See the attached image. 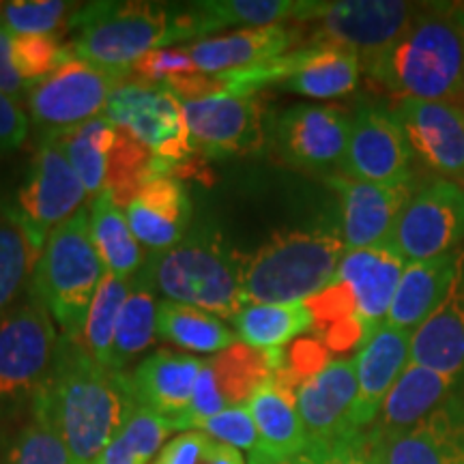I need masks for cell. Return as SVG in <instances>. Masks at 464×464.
Wrapping results in <instances>:
<instances>
[{
    "label": "cell",
    "instance_id": "52a82bcc",
    "mask_svg": "<svg viewBox=\"0 0 464 464\" xmlns=\"http://www.w3.org/2000/svg\"><path fill=\"white\" fill-rule=\"evenodd\" d=\"M56 346L50 312L33 293L0 318V423L31 413L50 376Z\"/></svg>",
    "mask_w": 464,
    "mask_h": 464
},
{
    "label": "cell",
    "instance_id": "f1b7e54d",
    "mask_svg": "<svg viewBox=\"0 0 464 464\" xmlns=\"http://www.w3.org/2000/svg\"><path fill=\"white\" fill-rule=\"evenodd\" d=\"M297 67L284 80V89L312 100H335L357 89L362 61L340 45L318 44L297 50Z\"/></svg>",
    "mask_w": 464,
    "mask_h": 464
},
{
    "label": "cell",
    "instance_id": "30bf717a",
    "mask_svg": "<svg viewBox=\"0 0 464 464\" xmlns=\"http://www.w3.org/2000/svg\"><path fill=\"white\" fill-rule=\"evenodd\" d=\"M130 75L91 65L72 54L54 73L28 91L31 121L45 136L78 130L106 112L112 91Z\"/></svg>",
    "mask_w": 464,
    "mask_h": 464
},
{
    "label": "cell",
    "instance_id": "1f68e13d",
    "mask_svg": "<svg viewBox=\"0 0 464 464\" xmlns=\"http://www.w3.org/2000/svg\"><path fill=\"white\" fill-rule=\"evenodd\" d=\"M198 37L224 31L230 26L266 28L282 26L288 20H297L304 3L295 0H205L191 3Z\"/></svg>",
    "mask_w": 464,
    "mask_h": 464
},
{
    "label": "cell",
    "instance_id": "4dcf8cb0",
    "mask_svg": "<svg viewBox=\"0 0 464 464\" xmlns=\"http://www.w3.org/2000/svg\"><path fill=\"white\" fill-rule=\"evenodd\" d=\"M91 237L108 274L130 280L142 269L144 252L127 222L125 211L110 196H95L89 207Z\"/></svg>",
    "mask_w": 464,
    "mask_h": 464
},
{
    "label": "cell",
    "instance_id": "8d00e7d4",
    "mask_svg": "<svg viewBox=\"0 0 464 464\" xmlns=\"http://www.w3.org/2000/svg\"><path fill=\"white\" fill-rule=\"evenodd\" d=\"M158 305L153 290L136 284L121 310L119 323H116L112 348L114 370L123 372L125 365L142 355L158 338Z\"/></svg>",
    "mask_w": 464,
    "mask_h": 464
},
{
    "label": "cell",
    "instance_id": "4316f807",
    "mask_svg": "<svg viewBox=\"0 0 464 464\" xmlns=\"http://www.w3.org/2000/svg\"><path fill=\"white\" fill-rule=\"evenodd\" d=\"M454 274L456 252L420 263H406L387 314V324L413 334L440 305Z\"/></svg>",
    "mask_w": 464,
    "mask_h": 464
},
{
    "label": "cell",
    "instance_id": "816d5d0a",
    "mask_svg": "<svg viewBox=\"0 0 464 464\" xmlns=\"http://www.w3.org/2000/svg\"><path fill=\"white\" fill-rule=\"evenodd\" d=\"M3 9H5V3H0V17H3Z\"/></svg>",
    "mask_w": 464,
    "mask_h": 464
},
{
    "label": "cell",
    "instance_id": "e575fe53",
    "mask_svg": "<svg viewBox=\"0 0 464 464\" xmlns=\"http://www.w3.org/2000/svg\"><path fill=\"white\" fill-rule=\"evenodd\" d=\"M158 335L185 351L213 355L235 346L239 340L219 316L174 301H161L158 305Z\"/></svg>",
    "mask_w": 464,
    "mask_h": 464
},
{
    "label": "cell",
    "instance_id": "2e32d148",
    "mask_svg": "<svg viewBox=\"0 0 464 464\" xmlns=\"http://www.w3.org/2000/svg\"><path fill=\"white\" fill-rule=\"evenodd\" d=\"M351 127L353 116L344 108L299 103L277 116L274 147L288 166L327 172L344 166Z\"/></svg>",
    "mask_w": 464,
    "mask_h": 464
},
{
    "label": "cell",
    "instance_id": "d6986e66",
    "mask_svg": "<svg viewBox=\"0 0 464 464\" xmlns=\"http://www.w3.org/2000/svg\"><path fill=\"white\" fill-rule=\"evenodd\" d=\"M327 181L340 194L346 252L392 241L400 213L415 194L413 185H379L346 174H332Z\"/></svg>",
    "mask_w": 464,
    "mask_h": 464
},
{
    "label": "cell",
    "instance_id": "f6af8a7d",
    "mask_svg": "<svg viewBox=\"0 0 464 464\" xmlns=\"http://www.w3.org/2000/svg\"><path fill=\"white\" fill-rule=\"evenodd\" d=\"M213 439L200 430L181 432L161 448L153 464H202L211 450Z\"/></svg>",
    "mask_w": 464,
    "mask_h": 464
},
{
    "label": "cell",
    "instance_id": "4fadbf2b",
    "mask_svg": "<svg viewBox=\"0 0 464 464\" xmlns=\"http://www.w3.org/2000/svg\"><path fill=\"white\" fill-rule=\"evenodd\" d=\"M464 239V189L460 183H428L400 213L392 243L406 263L451 254Z\"/></svg>",
    "mask_w": 464,
    "mask_h": 464
},
{
    "label": "cell",
    "instance_id": "74e56055",
    "mask_svg": "<svg viewBox=\"0 0 464 464\" xmlns=\"http://www.w3.org/2000/svg\"><path fill=\"white\" fill-rule=\"evenodd\" d=\"M127 297H130V280L106 274L95 297H92L89 316H86L80 344L91 353L95 362L106 365V368H112L116 323H119L121 310H123Z\"/></svg>",
    "mask_w": 464,
    "mask_h": 464
},
{
    "label": "cell",
    "instance_id": "7a4b0ae2",
    "mask_svg": "<svg viewBox=\"0 0 464 464\" xmlns=\"http://www.w3.org/2000/svg\"><path fill=\"white\" fill-rule=\"evenodd\" d=\"M365 73L400 100L458 102L464 92V3L420 5Z\"/></svg>",
    "mask_w": 464,
    "mask_h": 464
},
{
    "label": "cell",
    "instance_id": "484cf974",
    "mask_svg": "<svg viewBox=\"0 0 464 464\" xmlns=\"http://www.w3.org/2000/svg\"><path fill=\"white\" fill-rule=\"evenodd\" d=\"M458 379L448 374L434 372L423 365L409 363L400 374L396 385L387 393L379 415L368 434L385 437L415 428L428 415H432L439 406L456 396Z\"/></svg>",
    "mask_w": 464,
    "mask_h": 464
},
{
    "label": "cell",
    "instance_id": "e0dca14e",
    "mask_svg": "<svg viewBox=\"0 0 464 464\" xmlns=\"http://www.w3.org/2000/svg\"><path fill=\"white\" fill-rule=\"evenodd\" d=\"M359 450L374 464H464V402L454 396L406 432H363Z\"/></svg>",
    "mask_w": 464,
    "mask_h": 464
},
{
    "label": "cell",
    "instance_id": "db71d44e",
    "mask_svg": "<svg viewBox=\"0 0 464 464\" xmlns=\"http://www.w3.org/2000/svg\"><path fill=\"white\" fill-rule=\"evenodd\" d=\"M462 103H464V92H462Z\"/></svg>",
    "mask_w": 464,
    "mask_h": 464
},
{
    "label": "cell",
    "instance_id": "7bdbcfd3",
    "mask_svg": "<svg viewBox=\"0 0 464 464\" xmlns=\"http://www.w3.org/2000/svg\"><path fill=\"white\" fill-rule=\"evenodd\" d=\"M131 73L138 80H144V82L170 86L179 82V80H188L191 75H198L200 72L196 69L185 45H177V48H161L149 52L147 56H142L131 67Z\"/></svg>",
    "mask_w": 464,
    "mask_h": 464
},
{
    "label": "cell",
    "instance_id": "ab89813d",
    "mask_svg": "<svg viewBox=\"0 0 464 464\" xmlns=\"http://www.w3.org/2000/svg\"><path fill=\"white\" fill-rule=\"evenodd\" d=\"M172 432L170 423L153 411L138 406L125 428L116 434L112 443L103 450L95 464H147L164 448V440Z\"/></svg>",
    "mask_w": 464,
    "mask_h": 464
},
{
    "label": "cell",
    "instance_id": "7c38bea8",
    "mask_svg": "<svg viewBox=\"0 0 464 464\" xmlns=\"http://www.w3.org/2000/svg\"><path fill=\"white\" fill-rule=\"evenodd\" d=\"M179 102L196 149L208 155H249L265 147L260 92L207 91L181 95Z\"/></svg>",
    "mask_w": 464,
    "mask_h": 464
},
{
    "label": "cell",
    "instance_id": "d4e9b609",
    "mask_svg": "<svg viewBox=\"0 0 464 464\" xmlns=\"http://www.w3.org/2000/svg\"><path fill=\"white\" fill-rule=\"evenodd\" d=\"M202 363L198 357L174 351H158L147 357L131 376L138 406L172 423L189 409Z\"/></svg>",
    "mask_w": 464,
    "mask_h": 464
},
{
    "label": "cell",
    "instance_id": "d6a6232c",
    "mask_svg": "<svg viewBox=\"0 0 464 464\" xmlns=\"http://www.w3.org/2000/svg\"><path fill=\"white\" fill-rule=\"evenodd\" d=\"M44 247L37 246L9 207L0 205V318L7 316L33 280Z\"/></svg>",
    "mask_w": 464,
    "mask_h": 464
},
{
    "label": "cell",
    "instance_id": "f546056e",
    "mask_svg": "<svg viewBox=\"0 0 464 464\" xmlns=\"http://www.w3.org/2000/svg\"><path fill=\"white\" fill-rule=\"evenodd\" d=\"M282 363L284 348L263 351L243 342H237L235 346L205 362L226 406L247 404V400L280 370Z\"/></svg>",
    "mask_w": 464,
    "mask_h": 464
},
{
    "label": "cell",
    "instance_id": "8992f818",
    "mask_svg": "<svg viewBox=\"0 0 464 464\" xmlns=\"http://www.w3.org/2000/svg\"><path fill=\"white\" fill-rule=\"evenodd\" d=\"M106 274L91 237L89 208H80L45 241L31 293L61 324L63 335L80 342L92 297Z\"/></svg>",
    "mask_w": 464,
    "mask_h": 464
},
{
    "label": "cell",
    "instance_id": "ba28073f",
    "mask_svg": "<svg viewBox=\"0 0 464 464\" xmlns=\"http://www.w3.org/2000/svg\"><path fill=\"white\" fill-rule=\"evenodd\" d=\"M103 116L155 155V172L170 174L194 153L181 102L164 84L123 80L110 95Z\"/></svg>",
    "mask_w": 464,
    "mask_h": 464
},
{
    "label": "cell",
    "instance_id": "44dd1931",
    "mask_svg": "<svg viewBox=\"0 0 464 464\" xmlns=\"http://www.w3.org/2000/svg\"><path fill=\"white\" fill-rule=\"evenodd\" d=\"M411 338L413 334L385 323L359 348L355 357L357 400L353 411V423L359 434L372 428L387 393L411 363Z\"/></svg>",
    "mask_w": 464,
    "mask_h": 464
},
{
    "label": "cell",
    "instance_id": "bcb514c9",
    "mask_svg": "<svg viewBox=\"0 0 464 464\" xmlns=\"http://www.w3.org/2000/svg\"><path fill=\"white\" fill-rule=\"evenodd\" d=\"M28 133V116L22 103L0 92V158L22 147Z\"/></svg>",
    "mask_w": 464,
    "mask_h": 464
},
{
    "label": "cell",
    "instance_id": "83f0119b",
    "mask_svg": "<svg viewBox=\"0 0 464 464\" xmlns=\"http://www.w3.org/2000/svg\"><path fill=\"white\" fill-rule=\"evenodd\" d=\"M258 430L256 451L271 458H293L307 451V437L297 411V393L282 387L274 376L247 400Z\"/></svg>",
    "mask_w": 464,
    "mask_h": 464
},
{
    "label": "cell",
    "instance_id": "d590c367",
    "mask_svg": "<svg viewBox=\"0 0 464 464\" xmlns=\"http://www.w3.org/2000/svg\"><path fill=\"white\" fill-rule=\"evenodd\" d=\"M116 133H119V127L110 123L106 116H100L78 130L56 136L58 147L67 155L69 164L80 177L91 198L106 189L108 155Z\"/></svg>",
    "mask_w": 464,
    "mask_h": 464
},
{
    "label": "cell",
    "instance_id": "f907efd6",
    "mask_svg": "<svg viewBox=\"0 0 464 464\" xmlns=\"http://www.w3.org/2000/svg\"><path fill=\"white\" fill-rule=\"evenodd\" d=\"M249 464H316L307 454L293 456V458H271L263 451H249Z\"/></svg>",
    "mask_w": 464,
    "mask_h": 464
},
{
    "label": "cell",
    "instance_id": "6da1fadb",
    "mask_svg": "<svg viewBox=\"0 0 464 464\" xmlns=\"http://www.w3.org/2000/svg\"><path fill=\"white\" fill-rule=\"evenodd\" d=\"M136 409L130 376L95 362L78 340L63 335L31 417L63 439L73 464H95Z\"/></svg>",
    "mask_w": 464,
    "mask_h": 464
},
{
    "label": "cell",
    "instance_id": "9a60e30c",
    "mask_svg": "<svg viewBox=\"0 0 464 464\" xmlns=\"http://www.w3.org/2000/svg\"><path fill=\"white\" fill-rule=\"evenodd\" d=\"M413 160L396 110L362 103L353 116L342 166L346 177L379 185H413Z\"/></svg>",
    "mask_w": 464,
    "mask_h": 464
},
{
    "label": "cell",
    "instance_id": "3957f363",
    "mask_svg": "<svg viewBox=\"0 0 464 464\" xmlns=\"http://www.w3.org/2000/svg\"><path fill=\"white\" fill-rule=\"evenodd\" d=\"M69 28L75 37L69 50L91 65L131 73L149 52L198 37L189 5L172 9L161 3L80 5Z\"/></svg>",
    "mask_w": 464,
    "mask_h": 464
},
{
    "label": "cell",
    "instance_id": "5b68a950",
    "mask_svg": "<svg viewBox=\"0 0 464 464\" xmlns=\"http://www.w3.org/2000/svg\"><path fill=\"white\" fill-rule=\"evenodd\" d=\"M346 254L342 232L301 228L276 232L254 254H243L246 304H304L334 282Z\"/></svg>",
    "mask_w": 464,
    "mask_h": 464
},
{
    "label": "cell",
    "instance_id": "f35d334b",
    "mask_svg": "<svg viewBox=\"0 0 464 464\" xmlns=\"http://www.w3.org/2000/svg\"><path fill=\"white\" fill-rule=\"evenodd\" d=\"M0 464H73L67 445L48 423L31 417L17 428L0 426Z\"/></svg>",
    "mask_w": 464,
    "mask_h": 464
},
{
    "label": "cell",
    "instance_id": "277c9868",
    "mask_svg": "<svg viewBox=\"0 0 464 464\" xmlns=\"http://www.w3.org/2000/svg\"><path fill=\"white\" fill-rule=\"evenodd\" d=\"M168 301L211 312L235 321L246 307L243 295V254L232 249L218 230H189L183 241L150 254L136 277Z\"/></svg>",
    "mask_w": 464,
    "mask_h": 464
},
{
    "label": "cell",
    "instance_id": "681fc988",
    "mask_svg": "<svg viewBox=\"0 0 464 464\" xmlns=\"http://www.w3.org/2000/svg\"><path fill=\"white\" fill-rule=\"evenodd\" d=\"M202 464H246V458L241 456L239 450L232 448V445L213 440L211 450H208V454Z\"/></svg>",
    "mask_w": 464,
    "mask_h": 464
},
{
    "label": "cell",
    "instance_id": "b9f144b4",
    "mask_svg": "<svg viewBox=\"0 0 464 464\" xmlns=\"http://www.w3.org/2000/svg\"><path fill=\"white\" fill-rule=\"evenodd\" d=\"M11 56L15 72L31 91L54 73L72 56V50L56 34H11Z\"/></svg>",
    "mask_w": 464,
    "mask_h": 464
},
{
    "label": "cell",
    "instance_id": "c3c4849f",
    "mask_svg": "<svg viewBox=\"0 0 464 464\" xmlns=\"http://www.w3.org/2000/svg\"><path fill=\"white\" fill-rule=\"evenodd\" d=\"M310 458L316 464H374L368 456L363 454L362 450H359V440L357 443L340 445V448H334V450L323 451V454L310 456Z\"/></svg>",
    "mask_w": 464,
    "mask_h": 464
},
{
    "label": "cell",
    "instance_id": "8fae6325",
    "mask_svg": "<svg viewBox=\"0 0 464 464\" xmlns=\"http://www.w3.org/2000/svg\"><path fill=\"white\" fill-rule=\"evenodd\" d=\"M86 196L89 194L58 147L56 136H45L9 208L34 243L44 247L52 230L82 208Z\"/></svg>",
    "mask_w": 464,
    "mask_h": 464
},
{
    "label": "cell",
    "instance_id": "cb8c5ba5",
    "mask_svg": "<svg viewBox=\"0 0 464 464\" xmlns=\"http://www.w3.org/2000/svg\"><path fill=\"white\" fill-rule=\"evenodd\" d=\"M301 42L299 28L266 26V28H239L224 37L198 39L185 45L200 73L218 75L235 69L260 65L288 54Z\"/></svg>",
    "mask_w": 464,
    "mask_h": 464
},
{
    "label": "cell",
    "instance_id": "9c48e42d",
    "mask_svg": "<svg viewBox=\"0 0 464 464\" xmlns=\"http://www.w3.org/2000/svg\"><path fill=\"white\" fill-rule=\"evenodd\" d=\"M417 7L402 0L304 3L297 22L312 26L310 45H340L355 52L362 67L368 69L396 44Z\"/></svg>",
    "mask_w": 464,
    "mask_h": 464
},
{
    "label": "cell",
    "instance_id": "603a6c76",
    "mask_svg": "<svg viewBox=\"0 0 464 464\" xmlns=\"http://www.w3.org/2000/svg\"><path fill=\"white\" fill-rule=\"evenodd\" d=\"M411 363L454 379L464 374V249L456 252V274L448 295L413 332Z\"/></svg>",
    "mask_w": 464,
    "mask_h": 464
},
{
    "label": "cell",
    "instance_id": "ac0fdd59",
    "mask_svg": "<svg viewBox=\"0 0 464 464\" xmlns=\"http://www.w3.org/2000/svg\"><path fill=\"white\" fill-rule=\"evenodd\" d=\"M396 114L415 158L445 181H462L464 103L400 100Z\"/></svg>",
    "mask_w": 464,
    "mask_h": 464
},
{
    "label": "cell",
    "instance_id": "5bb4252c",
    "mask_svg": "<svg viewBox=\"0 0 464 464\" xmlns=\"http://www.w3.org/2000/svg\"><path fill=\"white\" fill-rule=\"evenodd\" d=\"M357 400L355 359H332L297 390V411L307 437V456L357 443L353 423Z\"/></svg>",
    "mask_w": 464,
    "mask_h": 464
},
{
    "label": "cell",
    "instance_id": "836d02e7",
    "mask_svg": "<svg viewBox=\"0 0 464 464\" xmlns=\"http://www.w3.org/2000/svg\"><path fill=\"white\" fill-rule=\"evenodd\" d=\"M237 338L243 344L274 351L299 340L314 324L310 307L304 304H252L235 318Z\"/></svg>",
    "mask_w": 464,
    "mask_h": 464
},
{
    "label": "cell",
    "instance_id": "ee69618b",
    "mask_svg": "<svg viewBox=\"0 0 464 464\" xmlns=\"http://www.w3.org/2000/svg\"><path fill=\"white\" fill-rule=\"evenodd\" d=\"M207 437L216 439L218 443L232 445L237 450L254 451L258 448V430L247 404L228 406L222 413L213 415L198 428Z\"/></svg>",
    "mask_w": 464,
    "mask_h": 464
},
{
    "label": "cell",
    "instance_id": "f5cc1de1",
    "mask_svg": "<svg viewBox=\"0 0 464 464\" xmlns=\"http://www.w3.org/2000/svg\"><path fill=\"white\" fill-rule=\"evenodd\" d=\"M460 188H462V189H464V179H462V181H460Z\"/></svg>",
    "mask_w": 464,
    "mask_h": 464
},
{
    "label": "cell",
    "instance_id": "7402d4cb",
    "mask_svg": "<svg viewBox=\"0 0 464 464\" xmlns=\"http://www.w3.org/2000/svg\"><path fill=\"white\" fill-rule=\"evenodd\" d=\"M125 216L142 247L153 254L166 252L189 232L191 202L179 179L158 174L133 196Z\"/></svg>",
    "mask_w": 464,
    "mask_h": 464
},
{
    "label": "cell",
    "instance_id": "ffe728a7",
    "mask_svg": "<svg viewBox=\"0 0 464 464\" xmlns=\"http://www.w3.org/2000/svg\"><path fill=\"white\" fill-rule=\"evenodd\" d=\"M406 260L392 241L381 246L348 249L334 280L351 290L359 321L365 329V340L387 323V314L396 295Z\"/></svg>",
    "mask_w": 464,
    "mask_h": 464
},
{
    "label": "cell",
    "instance_id": "60d3db41",
    "mask_svg": "<svg viewBox=\"0 0 464 464\" xmlns=\"http://www.w3.org/2000/svg\"><path fill=\"white\" fill-rule=\"evenodd\" d=\"M80 5L63 0H11L5 3L0 28L9 34H56L69 26Z\"/></svg>",
    "mask_w": 464,
    "mask_h": 464
},
{
    "label": "cell",
    "instance_id": "7dc6e473",
    "mask_svg": "<svg viewBox=\"0 0 464 464\" xmlns=\"http://www.w3.org/2000/svg\"><path fill=\"white\" fill-rule=\"evenodd\" d=\"M0 92L17 103L28 97V86L15 72L14 56H11V34L3 28H0Z\"/></svg>",
    "mask_w": 464,
    "mask_h": 464
}]
</instances>
